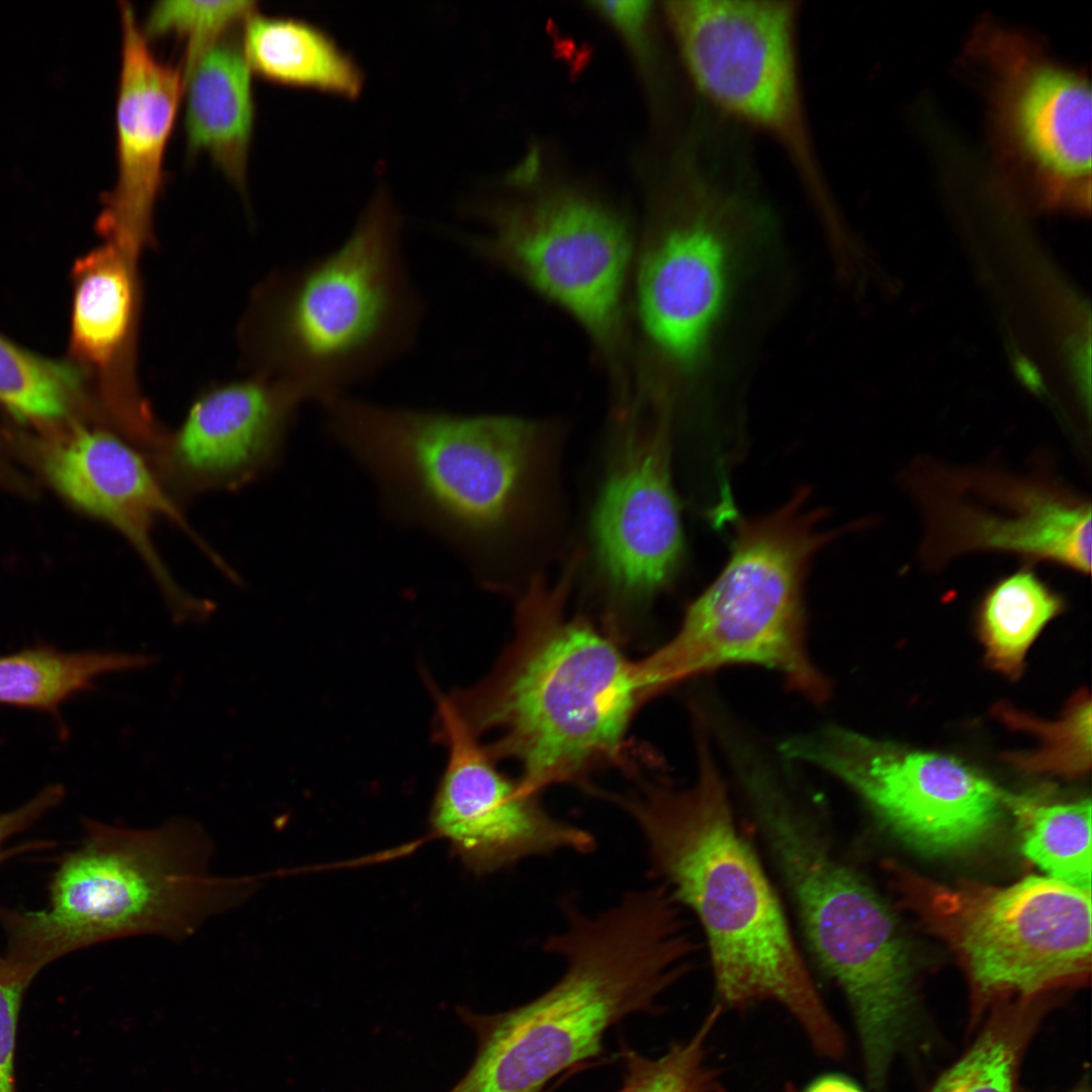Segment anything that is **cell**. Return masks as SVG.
<instances>
[{
	"label": "cell",
	"instance_id": "cell-31",
	"mask_svg": "<svg viewBox=\"0 0 1092 1092\" xmlns=\"http://www.w3.org/2000/svg\"><path fill=\"white\" fill-rule=\"evenodd\" d=\"M1008 712V711H1007ZM1012 719L1023 728L1036 731L1042 738V747L1036 753L1018 755L1014 760L1033 770L1075 775L1085 771L1091 762V704L1082 698L1074 704L1065 719L1055 724H1043L1027 718Z\"/></svg>",
	"mask_w": 1092,
	"mask_h": 1092
},
{
	"label": "cell",
	"instance_id": "cell-5",
	"mask_svg": "<svg viewBox=\"0 0 1092 1092\" xmlns=\"http://www.w3.org/2000/svg\"><path fill=\"white\" fill-rule=\"evenodd\" d=\"M321 404L332 435L397 518L473 557L489 551L517 515L541 440L534 422L379 404L348 393Z\"/></svg>",
	"mask_w": 1092,
	"mask_h": 1092
},
{
	"label": "cell",
	"instance_id": "cell-35",
	"mask_svg": "<svg viewBox=\"0 0 1092 1092\" xmlns=\"http://www.w3.org/2000/svg\"><path fill=\"white\" fill-rule=\"evenodd\" d=\"M804 1092H861L849 1078L841 1074H826L816 1078Z\"/></svg>",
	"mask_w": 1092,
	"mask_h": 1092
},
{
	"label": "cell",
	"instance_id": "cell-17",
	"mask_svg": "<svg viewBox=\"0 0 1092 1092\" xmlns=\"http://www.w3.org/2000/svg\"><path fill=\"white\" fill-rule=\"evenodd\" d=\"M594 536L600 569L621 595L651 596L677 574L685 542L665 417L625 435L596 509Z\"/></svg>",
	"mask_w": 1092,
	"mask_h": 1092
},
{
	"label": "cell",
	"instance_id": "cell-23",
	"mask_svg": "<svg viewBox=\"0 0 1092 1092\" xmlns=\"http://www.w3.org/2000/svg\"><path fill=\"white\" fill-rule=\"evenodd\" d=\"M135 266L109 243L75 263L71 344L82 360L108 366L130 342L138 304Z\"/></svg>",
	"mask_w": 1092,
	"mask_h": 1092
},
{
	"label": "cell",
	"instance_id": "cell-13",
	"mask_svg": "<svg viewBox=\"0 0 1092 1092\" xmlns=\"http://www.w3.org/2000/svg\"><path fill=\"white\" fill-rule=\"evenodd\" d=\"M782 752L847 785L901 838L931 854L977 845L1011 797L953 757L906 751L833 725L789 738Z\"/></svg>",
	"mask_w": 1092,
	"mask_h": 1092
},
{
	"label": "cell",
	"instance_id": "cell-16",
	"mask_svg": "<svg viewBox=\"0 0 1092 1092\" xmlns=\"http://www.w3.org/2000/svg\"><path fill=\"white\" fill-rule=\"evenodd\" d=\"M50 483L84 513L120 533L158 583L177 623L206 621L213 605L185 592L167 568L153 539L166 520L205 544L187 523L146 452L125 437L75 427L64 438L38 446Z\"/></svg>",
	"mask_w": 1092,
	"mask_h": 1092
},
{
	"label": "cell",
	"instance_id": "cell-22",
	"mask_svg": "<svg viewBox=\"0 0 1092 1092\" xmlns=\"http://www.w3.org/2000/svg\"><path fill=\"white\" fill-rule=\"evenodd\" d=\"M242 49L252 72L267 81L356 98L364 85L354 58L306 20L254 12L244 23Z\"/></svg>",
	"mask_w": 1092,
	"mask_h": 1092
},
{
	"label": "cell",
	"instance_id": "cell-2",
	"mask_svg": "<svg viewBox=\"0 0 1092 1092\" xmlns=\"http://www.w3.org/2000/svg\"><path fill=\"white\" fill-rule=\"evenodd\" d=\"M564 929L543 947L562 959L542 995L493 1014L460 1017L477 1050L448 1092H539L568 1068L600 1056L608 1029L635 1013H657L660 996L692 969L696 947L679 909L657 887L626 892L598 914L561 904Z\"/></svg>",
	"mask_w": 1092,
	"mask_h": 1092
},
{
	"label": "cell",
	"instance_id": "cell-11",
	"mask_svg": "<svg viewBox=\"0 0 1092 1092\" xmlns=\"http://www.w3.org/2000/svg\"><path fill=\"white\" fill-rule=\"evenodd\" d=\"M792 0H672L688 72L719 110L772 138L819 190L803 104Z\"/></svg>",
	"mask_w": 1092,
	"mask_h": 1092
},
{
	"label": "cell",
	"instance_id": "cell-37",
	"mask_svg": "<svg viewBox=\"0 0 1092 1092\" xmlns=\"http://www.w3.org/2000/svg\"><path fill=\"white\" fill-rule=\"evenodd\" d=\"M1074 1092H1089V1091L1084 1089V1088H1080V1089H1078V1090H1076Z\"/></svg>",
	"mask_w": 1092,
	"mask_h": 1092
},
{
	"label": "cell",
	"instance_id": "cell-20",
	"mask_svg": "<svg viewBox=\"0 0 1092 1092\" xmlns=\"http://www.w3.org/2000/svg\"><path fill=\"white\" fill-rule=\"evenodd\" d=\"M732 247L714 217L674 222L646 244L637 270L643 330L660 356L689 369L701 359L724 309Z\"/></svg>",
	"mask_w": 1092,
	"mask_h": 1092
},
{
	"label": "cell",
	"instance_id": "cell-36",
	"mask_svg": "<svg viewBox=\"0 0 1092 1092\" xmlns=\"http://www.w3.org/2000/svg\"><path fill=\"white\" fill-rule=\"evenodd\" d=\"M1016 371L1022 381L1033 391L1039 392L1042 390L1041 379L1036 372L1035 368L1025 359H1018L1016 362Z\"/></svg>",
	"mask_w": 1092,
	"mask_h": 1092
},
{
	"label": "cell",
	"instance_id": "cell-14",
	"mask_svg": "<svg viewBox=\"0 0 1092 1092\" xmlns=\"http://www.w3.org/2000/svg\"><path fill=\"white\" fill-rule=\"evenodd\" d=\"M470 245L565 309L606 358L617 357L631 241L612 211L582 197L556 195L499 212L490 233Z\"/></svg>",
	"mask_w": 1092,
	"mask_h": 1092
},
{
	"label": "cell",
	"instance_id": "cell-15",
	"mask_svg": "<svg viewBox=\"0 0 1092 1092\" xmlns=\"http://www.w3.org/2000/svg\"><path fill=\"white\" fill-rule=\"evenodd\" d=\"M435 696L448 757L430 825L472 873L492 874L560 850L595 849L589 831L552 817L537 794L503 775L448 697Z\"/></svg>",
	"mask_w": 1092,
	"mask_h": 1092
},
{
	"label": "cell",
	"instance_id": "cell-10",
	"mask_svg": "<svg viewBox=\"0 0 1092 1092\" xmlns=\"http://www.w3.org/2000/svg\"><path fill=\"white\" fill-rule=\"evenodd\" d=\"M968 56L986 78L988 118L1003 186L1049 208L1085 210L1091 193V88L1033 38L989 21Z\"/></svg>",
	"mask_w": 1092,
	"mask_h": 1092
},
{
	"label": "cell",
	"instance_id": "cell-19",
	"mask_svg": "<svg viewBox=\"0 0 1092 1092\" xmlns=\"http://www.w3.org/2000/svg\"><path fill=\"white\" fill-rule=\"evenodd\" d=\"M120 19L117 179L106 195L98 229L107 243L136 261L153 236L164 157L183 94V71L155 56L128 2L120 3Z\"/></svg>",
	"mask_w": 1092,
	"mask_h": 1092
},
{
	"label": "cell",
	"instance_id": "cell-24",
	"mask_svg": "<svg viewBox=\"0 0 1092 1092\" xmlns=\"http://www.w3.org/2000/svg\"><path fill=\"white\" fill-rule=\"evenodd\" d=\"M153 654L123 651H61L39 643L0 655V705L32 709L61 723L60 708L74 696L94 689L103 674L148 668Z\"/></svg>",
	"mask_w": 1092,
	"mask_h": 1092
},
{
	"label": "cell",
	"instance_id": "cell-12",
	"mask_svg": "<svg viewBox=\"0 0 1092 1092\" xmlns=\"http://www.w3.org/2000/svg\"><path fill=\"white\" fill-rule=\"evenodd\" d=\"M922 510V557L930 566L975 551L1091 569V504L1050 477L997 467L922 462L908 477Z\"/></svg>",
	"mask_w": 1092,
	"mask_h": 1092
},
{
	"label": "cell",
	"instance_id": "cell-27",
	"mask_svg": "<svg viewBox=\"0 0 1092 1092\" xmlns=\"http://www.w3.org/2000/svg\"><path fill=\"white\" fill-rule=\"evenodd\" d=\"M1033 1004L997 1006L979 1038L930 1092H1014L1019 1059L1035 1021Z\"/></svg>",
	"mask_w": 1092,
	"mask_h": 1092
},
{
	"label": "cell",
	"instance_id": "cell-1",
	"mask_svg": "<svg viewBox=\"0 0 1092 1092\" xmlns=\"http://www.w3.org/2000/svg\"><path fill=\"white\" fill-rule=\"evenodd\" d=\"M610 799L638 826L649 875L702 926L717 1004L745 1011L755 1003H778L818 1056L842 1059L844 1032L801 957L758 856L737 825L706 737L699 735L697 777L688 788L647 783Z\"/></svg>",
	"mask_w": 1092,
	"mask_h": 1092
},
{
	"label": "cell",
	"instance_id": "cell-9",
	"mask_svg": "<svg viewBox=\"0 0 1092 1092\" xmlns=\"http://www.w3.org/2000/svg\"><path fill=\"white\" fill-rule=\"evenodd\" d=\"M907 905L952 949L979 1007L1036 999L1091 972V891L1029 876L943 885L891 866Z\"/></svg>",
	"mask_w": 1092,
	"mask_h": 1092
},
{
	"label": "cell",
	"instance_id": "cell-26",
	"mask_svg": "<svg viewBox=\"0 0 1092 1092\" xmlns=\"http://www.w3.org/2000/svg\"><path fill=\"white\" fill-rule=\"evenodd\" d=\"M1009 809L1022 830L1027 858L1053 879L1091 890V801L1039 804L1013 796Z\"/></svg>",
	"mask_w": 1092,
	"mask_h": 1092
},
{
	"label": "cell",
	"instance_id": "cell-7",
	"mask_svg": "<svg viewBox=\"0 0 1092 1092\" xmlns=\"http://www.w3.org/2000/svg\"><path fill=\"white\" fill-rule=\"evenodd\" d=\"M740 781L809 946L850 1005L866 1071L882 1074L906 1036L913 1005L911 963L897 923L770 765L754 766Z\"/></svg>",
	"mask_w": 1092,
	"mask_h": 1092
},
{
	"label": "cell",
	"instance_id": "cell-18",
	"mask_svg": "<svg viewBox=\"0 0 1092 1092\" xmlns=\"http://www.w3.org/2000/svg\"><path fill=\"white\" fill-rule=\"evenodd\" d=\"M290 383L245 380L204 392L150 459L172 494L234 488L275 460L296 406Z\"/></svg>",
	"mask_w": 1092,
	"mask_h": 1092
},
{
	"label": "cell",
	"instance_id": "cell-28",
	"mask_svg": "<svg viewBox=\"0 0 1092 1092\" xmlns=\"http://www.w3.org/2000/svg\"><path fill=\"white\" fill-rule=\"evenodd\" d=\"M81 381L78 367L34 355L0 335V405L16 418L31 422L61 419Z\"/></svg>",
	"mask_w": 1092,
	"mask_h": 1092
},
{
	"label": "cell",
	"instance_id": "cell-6",
	"mask_svg": "<svg viewBox=\"0 0 1092 1092\" xmlns=\"http://www.w3.org/2000/svg\"><path fill=\"white\" fill-rule=\"evenodd\" d=\"M808 496L800 489L777 511L736 525L722 571L672 638L636 661L647 699L732 664L777 671L814 703L828 698L829 682L807 649L803 594L814 556L836 533L820 528L823 516L807 508Z\"/></svg>",
	"mask_w": 1092,
	"mask_h": 1092
},
{
	"label": "cell",
	"instance_id": "cell-25",
	"mask_svg": "<svg viewBox=\"0 0 1092 1092\" xmlns=\"http://www.w3.org/2000/svg\"><path fill=\"white\" fill-rule=\"evenodd\" d=\"M1064 601L1030 566L996 581L984 596L979 626L994 668L1009 675L1021 670L1025 653Z\"/></svg>",
	"mask_w": 1092,
	"mask_h": 1092
},
{
	"label": "cell",
	"instance_id": "cell-4",
	"mask_svg": "<svg viewBox=\"0 0 1092 1092\" xmlns=\"http://www.w3.org/2000/svg\"><path fill=\"white\" fill-rule=\"evenodd\" d=\"M83 825L80 846L53 876L47 907L0 908L4 957L35 976L63 956L115 938L184 939L244 902L267 877L210 874L209 838L186 819L151 829L92 819Z\"/></svg>",
	"mask_w": 1092,
	"mask_h": 1092
},
{
	"label": "cell",
	"instance_id": "cell-3",
	"mask_svg": "<svg viewBox=\"0 0 1092 1092\" xmlns=\"http://www.w3.org/2000/svg\"><path fill=\"white\" fill-rule=\"evenodd\" d=\"M567 584V576L555 588L535 578L494 671L448 696L476 736L495 733L486 750L516 760L520 784L533 794L615 759L646 701L636 661L592 623L563 615Z\"/></svg>",
	"mask_w": 1092,
	"mask_h": 1092
},
{
	"label": "cell",
	"instance_id": "cell-33",
	"mask_svg": "<svg viewBox=\"0 0 1092 1092\" xmlns=\"http://www.w3.org/2000/svg\"><path fill=\"white\" fill-rule=\"evenodd\" d=\"M64 797L65 789L63 786L50 785L20 807L0 813V862L11 852L4 849L6 840L30 827L50 810L58 806Z\"/></svg>",
	"mask_w": 1092,
	"mask_h": 1092
},
{
	"label": "cell",
	"instance_id": "cell-21",
	"mask_svg": "<svg viewBox=\"0 0 1092 1092\" xmlns=\"http://www.w3.org/2000/svg\"><path fill=\"white\" fill-rule=\"evenodd\" d=\"M242 43L226 34L183 74L189 148L202 151L239 185L245 179L255 105Z\"/></svg>",
	"mask_w": 1092,
	"mask_h": 1092
},
{
	"label": "cell",
	"instance_id": "cell-8",
	"mask_svg": "<svg viewBox=\"0 0 1092 1092\" xmlns=\"http://www.w3.org/2000/svg\"><path fill=\"white\" fill-rule=\"evenodd\" d=\"M423 315L399 216L378 194L337 247L281 281L273 341L283 381L318 402L348 393L413 347Z\"/></svg>",
	"mask_w": 1092,
	"mask_h": 1092
},
{
	"label": "cell",
	"instance_id": "cell-32",
	"mask_svg": "<svg viewBox=\"0 0 1092 1092\" xmlns=\"http://www.w3.org/2000/svg\"><path fill=\"white\" fill-rule=\"evenodd\" d=\"M35 976L0 956V1092H17L14 1061L20 1006Z\"/></svg>",
	"mask_w": 1092,
	"mask_h": 1092
},
{
	"label": "cell",
	"instance_id": "cell-30",
	"mask_svg": "<svg viewBox=\"0 0 1092 1092\" xmlns=\"http://www.w3.org/2000/svg\"><path fill=\"white\" fill-rule=\"evenodd\" d=\"M255 1L161 0L149 11L147 37L174 36L184 44L183 74L198 58L257 11Z\"/></svg>",
	"mask_w": 1092,
	"mask_h": 1092
},
{
	"label": "cell",
	"instance_id": "cell-29",
	"mask_svg": "<svg viewBox=\"0 0 1092 1092\" xmlns=\"http://www.w3.org/2000/svg\"><path fill=\"white\" fill-rule=\"evenodd\" d=\"M723 1010L716 1004L689 1039L671 1043L657 1059L624 1049L620 1092H726L721 1070L708 1061V1040Z\"/></svg>",
	"mask_w": 1092,
	"mask_h": 1092
},
{
	"label": "cell",
	"instance_id": "cell-34",
	"mask_svg": "<svg viewBox=\"0 0 1092 1092\" xmlns=\"http://www.w3.org/2000/svg\"><path fill=\"white\" fill-rule=\"evenodd\" d=\"M594 5L609 20H611L627 38L634 43L640 41L650 11V2L642 0H615L597 1L594 2Z\"/></svg>",
	"mask_w": 1092,
	"mask_h": 1092
}]
</instances>
